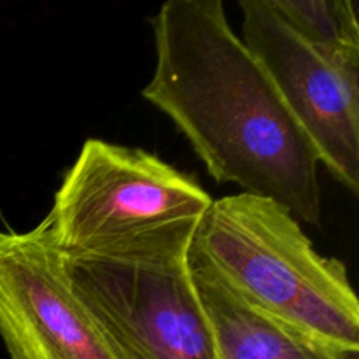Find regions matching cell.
<instances>
[{
    "label": "cell",
    "mask_w": 359,
    "mask_h": 359,
    "mask_svg": "<svg viewBox=\"0 0 359 359\" xmlns=\"http://www.w3.org/2000/svg\"><path fill=\"white\" fill-rule=\"evenodd\" d=\"M151 23L156 67L142 97L174 121L214 181L321 226L318 153L223 2L170 0Z\"/></svg>",
    "instance_id": "6da1fadb"
},
{
    "label": "cell",
    "mask_w": 359,
    "mask_h": 359,
    "mask_svg": "<svg viewBox=\"0 0 359 359\" xmlns=\"http://www.w3.org/2000/svg\"><path fill=\"white\" fill-rule=\"evenodd\" d=\"M191 252L256 311L359 354V304L346 265L319 255L283 205L249 193L212 200Z\"/></svg>",
    "instance_id": "7a4b0ae2"
},
{
    "label": "cell",
    "mask_w": 359,
    "mask_h": 359,
    "mask_svg": "<svg viewBox=\"0 0 359 359\" xmlns=\"http://www.w3.org/2000/svg\"><path fill=\"white\" fill-rule=\"evenodd\" d=\"M198 221L62 255L70 290L119 359H216L212 326L189 269Z\"/></svg>",
    "instance_id": "3957f363"
},
{
    "label": "cell",
    "mask_w": 359,
    "mask_h": 359,
    "mask_svg": "<svg viewBox=\"0 0 359 359\" xmlns=\"http://www.w3.org/2000/svg\"><path fill=\"white\" fill-rule=\"evenodd\" d=\"M210 203L195 179L154 154L88 139L46 223L62 255H81L154 228L198 221Z\"/></svg>",
    "instance_id": "277c9868"
},
{
    "label": "cell",
    "mask_w": 359,
    "mask_h": 359,
    "mask_svg": "<svg viewBox=\"0 0 359 359\" xmlns=\"http://www.w3.org/2000/svg\"><path fill=\"white\" fill-rule=\"evenodd\" d=\"M242 42L262 63L280 98L337 181L359 193V65L302 41L269 0H242Z\"/></svg>",
    "instance_id": "5b68a950"
},
{
    "label": "cell",
    "mask_w": 359,
    "mask_h": 359,
    "mask_svg": "<svg viewBox=\"0 0 359 359\" xmlns=\"http://www.w3.org/2000/svg\"><path fill=\"white\" fill-rule=\"evenodd\" d=\"M0 337L11 359H119L70 290L46 219L0 231Z\"/></svg>",
    "instance_id": "8992f818"
},
{
    "label": "cell",
    "mask_w": 359,
    "mask_h": 359,
    "mask_svg": "<svg viewBox=\"0 0 359 359\" xmlns=\"http://www.w3.org/2000/svg\"><path fill=\"white\" fill-rule=\"evenodd\" d=\"M189 269L216 344V359H358L321 339L256 311L191 252Z\"/></svg>",
    "instance_id": "52a82bcc"
},
{
    "label": "cell",
    "mask_w": 359,
    "mask_h": 359,
    "mask_svg": "<svg viewBox=\"0 0 359 359\" xmlns=\"http://www.w3.org/2000/svg\"><path fill=\"white\" fill-rule=\"evenodd\" d=\"M277 16L316 51L359 65V20L353 0H269Z\"/></svg>",
    "instance_id": "ba28073f"
}]
</instances>
